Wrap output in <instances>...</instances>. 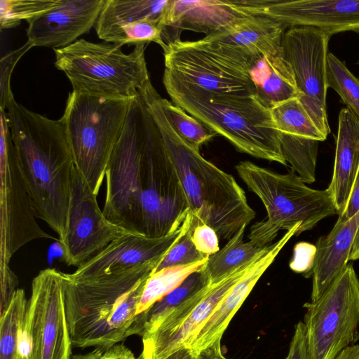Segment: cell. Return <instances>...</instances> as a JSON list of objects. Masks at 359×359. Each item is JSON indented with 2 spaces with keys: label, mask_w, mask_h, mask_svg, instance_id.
<instances>
[{
  "label": "cell",
  "mask_w": 359,
  "mask_h": 359,
  "mask_svg": "<svg viewBox=\"0 0 359 359\" xmlns=\"http://www.w3.org/2000/svg\"><path fill=\"white\" fill-rule=\"evenodd\" d=\"M103 213L128 232L159 238L177 231L189 207L161 131L138 94L105 173Z\"/></svg>",
  "instance_id": "1"
},
{
  "label": "cell",
  "mask_w": 359,
  "mask_h": 359,
  "mask_svg": "<svg viewBox=\"0 0 359 359\" xmlns=\"http://www.w3.org/2000/svg\"><path fill=\"white\" fill-rule=\"evenodd\" d=\"M5 111L18 165L37 218L61 238L65 231L75 169L62 122L28 109L13 95Z\"/></svg>",
  "instance_id": "2"
},
{
  "label": "cell",
  "mask_w": 359,
  "mask_h": 359,
  "mask_svg": "<svg viewBox=\"0 0 359 359\" xmlns=\"http://www.w3.org/2000/svg\"><path fill=\"white\" fill-rule=\"evenodd\" d=\"M165 255L99 276L64 273V301L74 347L106 351L129 337L146 282Z\"/></svg>",
  "instance_id": "3"
},
{
  "label": "cell",
  "mask_w": 359,
  "mask_h": 359,
  "mask_svg": "<svg viewBox=\"0 0 359 359\" xmlns=\"http://www.w3.org/2000/svg\"><path fill=\"white\" fill-rule=\"evenodd\" d=\"M157 93L151 83L139 90L161 131L189 210L200 222L215 229L219 239L228 241L255 219L256 212L231 175L204 158L179 136L158 105Z\"/></svg>",
  "instance_id": "4"
},
{
  "label": "cell",
  "mask_w": 359,
  "mask_h": 359,
  "mask_svg": "<svg viewBox=\"0 0 359 359\" xmlns=\"http://www.w3.org/2000/svg\"><path fill=\"white\" fill-rule=\"evenodd\" d=\"M163 83L173 104L226 138L238 151L287 165L271 111L256 97L211 93L165 73Z\"/></svg>",
  "instance_id": "5"
},
{
  "label": "cell",
  "mask_w": 359,
  "mask_h": 359,
  "mask_svg": "<svg viewBox=\"0 0 359 359\" xmlns=\"http://www.w3.org/2000/svg\"><path fill=\"white\" fill-rule=\"evenodd\" d=\"M236 170L267 212L265 219L252 225L248 235L258 247L269 245L281 230L288 231L300 224L298 236L324 218L337 214L327 189L307 187L292 170L280 174L249 161L239 162Z\"/></svg>",
  "instance_id": "6"
},
{
  "label": "cell",
  "mask_w": 359,
  "mask_h": 359,
  "mask_svg": "<svg viewBox=\"0 0 359 359\" xmlns=\"http://www.w3.org/2000/svg\"><path fill=\"white\" fill-rule=\"evenodd\" d=\"M132 99V98H131ZM131 99L71 92L62 116L76 168L97 196Z\"/></svg>",
  "instance_id": "7"
},
{
  "label": "cell",
  "mask_w": 359,
  "mask_h": 359,
  "mask_svg": "<svg viewBox=\"0 0 359 359\" xmlns=\"http://www.w3.org/2000/svg\"><path fill=\"white\" fill-rule=\"evenodd\" d=\"M145 45L138 43L130 53H125L120 44L79 39L54 50L55 65L69 79L73 91L131 99L151 82Z\"/></svg>",
  "instance_id": "8"
},
{
  "label": "cell",
  "mask_w": 359,
  "mask_h": 359,
  "mask_svg": "<svg viewBox=\"0 0 359 359\" xmlns=\"http://www.w3.org/2000/svg\"><path fill=\"white\" fill-rule=\"evenodd\" d=\"M311 359H334L359 339V278L351 264L316 301L304 305Z\"/></svg>",
  "instance_id": "9"
},
{
  "label": "cell",
  "mask_w": 359,
  "mask_h": 359,
  "mask_svg": "<svg viewBox=\"0 0 359 359\" xmlns=\"http://www.w3.org/2000/svg\"><path fill=\"white\" fill-rule=\"evenodd\" d=\"M0 123V281H5L17 276L9 264L21 247L36 239L53 237L36 220L4 109H1Z\"/></svg>",
  "instance_id": "10"
},
{
  "label": "cell",
  "mask_w": 359,
  "mask_h": 359,
  "mask_svg": "<svg viewBox=\"0 0 359 359\" xmlns=\"http://www.w3.org/2000/svg\"><path fill=\"white\" fill-rule=\"evenodd\" d=\"M64 273L41 271L32 282L26 327L32 359H71L73 347L64 301Z\"/></svg>",
  "instance_id": "11"
},
{
  "label": "cell",
  "mask_w": 359,
  "mask_h": 359,
  "mask_svg": "<svg viewBox=\"0 0 359 359\" xmlns=\"http://www.w3.org/2000/svg\"><path fill=\"white\" fill-rule=\"evenodd\" d=\"M331 35L311 27H291L285 31L282 46L293 70L299 100L320 131L327 137L326 96L327 58Z\"/></svg>",
  "instance_id": "12"
},
{
  "label": "cell",
  "mask_w": 359,
  "mask_h": 359,
  "mask_svg": "<svg viewBox=\"0 0 359 359\" xmlns=\"http://www.w3.org/2000/svg\"><path fill=\"white\" fill-rule=\"evenodd\" d=\"M129 233L107 219L97 195L75 167L65 231L58 239L64 262L79 267L113 241Z\"/></svg>",
  "instance_id": "13"
},
{
  "label": "cell",
  "mask_w": 359,
  "mask_h": 359,
  "mask_svg": "<svg viewBox=\"0 0 359 359\" xmlns=\"http://www.w3.org/2000/svg\"><path fill=\"white\" fill-rule=\"evenodd\" d=\"M254 259L238 267L219 283L200 292L142 337V351L139 359H163L180 348L190 347L203 325Z\"/></svg>",
  "instance_id": "14"
},
{
  "label": "cell",
  "mask_w": 359,
  "mask_h": 359,
  "mask_svg": "<svg viewBox=\"0 0 359 359\" xmlns=\"http://www.w3.org/2000/svg\"><path fill=\"white\" fill-rule=\"evenodd\" d=\"M164 73L217 95L255 97L249 72L182 40L163 49Z\"/></svg>",
  "instance_id": "15"
},
{
  "label": "cell",
  "mask_w": 359,
  "mask_h": 359,
  "mask_svg": "<svg viewBox=\"0 0 359 359\" xmlns=\"http://www.w3.org/2000/svg\"><path fill=\"white\" fill-rule=\"evenodd\" d=\"M252 15H264L290 27H311L332 34L359 33V0H231Z\"/></svg>",
  "instance_id": "16"
},
{
  "label": "cell",
  "mask_w": 359,
  "mask_h": 359,
  "mask_svg": "<svg viewBox=\"0 0 359 359\" xmlns=\"http://www.w3.org/2000/svg\"><path fill=\"white\" fill-rule=\"evenodd\" d=\"M105 0H60L53 8L27 21L33 47H67L95 26Z\"/></svg>",
  "instance_id": "17"
},
{
  "label": "cell",
  "mask_w": 359,
  "mask_h": 359,
  "mask_svg": "<svg viewBox=\"0 0 359 359\" xmlns=\"http://www.w3.org/2000/svg\"><path fill=\"white\" fill-rule=\"evenodd\" d=\"M190 211L180 228L159 238L129 233L109 243L103 250L79 266L68 276L74 279L99 276L115 270L130 268L165 255L193 222Z\"/></svg>",
  "instance_id": "18"
},
{
  "label": "cell",
  "mask_w": 359,
  "mask_h": 359,
  "mask_svg": "<svg viewBox=\"0 0 359 359\" xmlns=\"http://www.w3.org/2000/svg\"><path fill=\"white\" fill-rule=\"evenodd\" d=\"M297 224L277 242L266 246L254 259L242 278L236 283L203 325L190 347L197 353L218 339H222L230 321L251 292L257 281L273 262L278 253L293 236Z\"/></svg>",
  "instance_id": "19"
},
{
  "label": "cell",
  "mask_w": 359,
  "mask_h": 359,
  "mask_svg": "<svg viewBox=\"0 0 359 359\" xmlns=\"http://www.w3.org/2000/svg\"><path fill=\"white\" fill-rule=\"evenodd\" d=\"M251 15L231 0H170L163 20V39L167 44L180 41L184 30L209 35Z\"/></svg>",
  "instance_id": "20"
},
{
  "label": "cell",
  "mask_w": 359,
  "mask_h": 359,
  "mask_svg": "<svg viewBox=\"0 0 359 359\" xmlns=\"http://www.w3.org/2000/svg\"><path fill=\"white\" fill-rule=\"evenodd\" d=\"M359 169V119L350 109H341L333 175L326 189L337 215L344 211Z\"/></svg>",
  "instance_id": "21"
},
{
  "label": "cell",
  "mask_w": 359,
  "mask_h": 359,
  "mask_svg": "<svg viewBox=\"0 0 359 359\" xmlns=\"http://www.w3.org/2000/svg\"><path fill=\"white\" fill-rule=\"evenodd\" d=\"M359 224V212L345 222L337 220L331 231L316 241L311 299H318L348 264Z\"/></svg>",
  "instance_id": "22"
},
{
  "label": "cell",
  "mask_w": 359,
  "mask_h": 359,
  "mask_svg": "<svg viewBox=\"0 0 359 359\" xmlns=\"http://www.w3.org/2000/svg\"><path fill=\"white\" fill-rule=\"evenodd\" d=\"M248 72L256 99L269 110L286 100L299 97L293 70L283 48L253 55Z\"/></svg>",
  "instance_id": "23"
},
{
  "label": "cell",
  "mask_w": 359,
  "mask_h": 359,
  "mask_svg": "<svg viewBox=\"0 0 359 359\" xmlns=\"http://www.w3.org/2000/svg\"><path fill=\"white\" fill-rule=\"evenodd\" d=\"M287 27L269 17L251 15L236 24L205 36L203 39L257 55L281 49Z\"/></svg>",
  "instance_id": "24"
},
{
  "label": "cell",
  "mask_w": 359,
  "mask_h": 359,
  "mask_svg": "<svg viewBox=\"0 0 359 359\" xmlns=\"http://www.w3.org/2000/svg\"><path fill=\"white\" fill-rule=\"evenodd\" d=\"M205 267L190 274L177 287L138 314L130 330L129 337H142L150 333L177 308L211 285Z\"/></svg>",
  "instance_id": "25"
},
{
  "label": "cell",
  "mask_w": 359,
  "mask_h": 359,
  "mask_svg": "<svg viewBox=\"0 0 359 359\" xmlns=\"http://www.w3.org/2000/svg\"><path fill=\"white\" fill-rule=\"evenodd\" d=\"M27 302L24 290L18 288L0 313V359H32L26 327Z\"/></svg>",
  "instance_id": "26"
},
{
  "label": "cell",
  "mask_w": 359,
  "mask_h": 359,
  "mask_svg": "<svg viewBox=\"0 0 359 359\" xmlns=\"http://www.w3.org/2000/svg\"><path fill=\"white\" fill-rule=\"evenodd\" d=\"M170 0H105L95 25L98 37L132 22L151 19L161 22Z\"/></svg>",
  "instance_id": "27"
},
{
  "label": "cell",
  "mask_w": 359,
  "mask_h": 359,
  "mask_svg": "<svg viewBox=\"0 0 359 359\" xmlns=\"http://www.w3.org/2000/svg\"><path fill=\"white\" fill-rule=\"evenodd\" d=\"M246 226L241 227L221 250L209 256L205 271L211 285L219 283L238 267L253 260L266 247H258L250 241H243Z\"/></svg>",
  "instance_id": "28"
},
{
  "label": "cell",
  "mask_w": 359,
  "mask_h": 359,
  "mask_svg": "<svg viewBox=\"0 0 359 359\" xmlns=\"http://www.w3.org/2000/svg\"><path fill=\"white\" fill-rule=\"evenodd\" d=\"M208 258L191 264L171 266L154 271L146 282L137 306V316L177 287L190 274L203 269Z\"/></svg>",
  "instance_id": "29"
},
{
  "label": "cell",
  "mask_w": 359,
  "mask_h": 359,
  "mask_svg": "<svg viewBox=\"0 0 359 359\" xmlns=\"http://www.w3.org/2000/svg\"><path fill=\"white\" fill-rule=\"evenodd\" d=\"M270 111L279 132L320 142L327 139L315 125L299 97L286 100L270 109Z\"/></svg>",
  "instance_id": "30"
},
{
  "label": "cell",
  "mask_w": 359,
  "mask_h": 359,
  "mask_svg": "<svg viewBox=\"0 0 359 359\" xmlns=\"http://www.w3.org/2000/svg\"><path fill=\"white\" fill-rule=\"evenodd\" d=\"M284 158L306 184L316 181V167L320 141L279 132Z\"/></svg>",
  "instance_id": "31"
},
{
  "label": "cell",
  "mask_w": 359,
  "mask_h": 359,
  "mask_svg": "<svg viewBox=\"0 0 359 359\" xmlns=\"http://www.w3.org/2000/svg\"><path fill=\"white\" fill-rule=\"evenodd\" d=\"M156 101L173 129L187 143L199 151L200 147L217 133L203 123L187 114L180 107L163 98L158 93Z\"/></svg>",
  "instance_id": "32"
},
{
  "label": "cell",
  "mask_w": 359,
  "mask_h": 359,
  "mask_svg": "<svg viewBox=\"0 0 359 359\" xmlns=\"http://www.w3.org/2000/svg\"><path fill=\"white\" fill-rule=\"evenodd\" d=\"M327 81L348 108L359 119V79L346 67L345 63L332 53L327 54Z\"/></svg>",
  "instance_id": "33"
},
{
  "label": "cell",
  "mask_w": 359,
  "mask_h": 359,
  "mask_svg": "<svg viewBox=\"0 0 359 359\" xmlns=\"http://www.w3.org/2000/svg\"><path fill=\"white\" fill-rule=\"evenodd\" d=\"M60 0H1L0 27L10 29L55 6Z\"/></svg>",
  "instance_id": "34"
},
{
  "label": "cell",
  "mask_w": 359,
  "mask_h": 359,
  "mask_svg": "<svg viewBox=\"0 0 359 359\" xmlns=\"http://www.w3.org/2000/svg\"><path fill=\"white\" fill-rule=\"evenodd\" d=\"M195 222L194 216L193 222L165 255L155 271L171 266L191 264L208 257L201 253L192 241L191 231Z\"/></svg>",
  "instance_id": "35"
},
{
  "label": "cell",
  "mask_w": 359,
  "mask_h": 359,
  "mask_svg": "<svg viewBox=\"0 0 359 359\" xmlns=\"http://www.w3.org/2000/svg\"><path fill=\"white\" fill-rule=\"evenodd\" d=\"M33 46L27 41L22 46L8 52L0 61V107L6 109L9 99L13 95L11 87V79L13 69L21 58Z\"/></svg>",
  "instance_id": "36"
},
{
  "label": "cell",
  "mask_w": 359,
  "mask_h": 359,
  "mask_svg": "<svg viewBox=\"0 0 359 359\" xmlns=\"http://www.w3.org/2000/svg\"><path fill=\"white\" fill-rule=\"evenodd\" d=\"M316 255V245L304 241L299 242L294 247L293 256L289 266L294 272L309 278L312 275Z\"/></svg>",
  "instance_id": "37"
},
{
  "label": "cell",
  "mask_w": 359,
  "mask_h": 359,
  "mask_svg": "<svg viewBox=\"0 0 359 359\" xmlns=\"http://www.w3.org/2000/svg\"><path fill=\"white\" fill-rule=\"evenodd\" d=\"M191 238L196 249L206 257L214 255L220 250L219 239L215 229L200 222L196 217L191 231Z\"/></svg>",
  "instance_id": "38"
},
{
  "label": "cell",
  "mask_w": 359,
  "mask_h": 359,
  "mask_svg": "<svg viewBox=\"0 0 359 359\" xmlns=\"http://www.w3.org/2000/svg\"><path fill=\"white\" fill-rule=\"evenodd\" d=\"M285 359H311L304 322L295 325L294 332L290 342L287 356Z\"/></svg>",
  "instance_id": "39"
},
{
  "label": "cell",
  "mask_w": 359,
  "mask_h": 359,
  "mask_svg": "<svg viewBox=\"0 0 359 359\" xmlns=\"http://www.w3.org/2000/svg\"><path fill=\"white\" fill-rule=\"evenodd\" d=\"M359 212V169L347 205L337 220L345 222L353 217Z\"/></svg>",
  "instance_id": "40"
},
{
  "label": "cell",
  "mask_w": 359,
  "mask_h": 359,
  "mask_svg": "<svg viewBox=\"0 0 359 359\" xmlns=\"http://www.w3.org/2000/svg\"><path fill=\"white\" fill-rule=\"evenodd\" d=\"M198 359H227L222 351L221 339H218L198 353Z\"/></svg>",
  "instance_id": "41"
},
{
  "label": "cell",
  "mask_w": 359,
  "mask_h": 359,
  "mask_svg": "<svg viewBox=\"0 0 359 359\" xmlns=\"http://www.w3.org/2000/svg\"><path fill=\"white\" fill-rule=\"evenodd\" d=\"M163 359H198V355L191 347H183Z\"/></svg>",
  "instance_id": "42"
},
{
  "label": "cell",
  "mask_w": 359,
  "mask_h": 359,
  "mask_svg": "<svg viewBox=\"0 0 359 359\" xmlns=\"http://www.w3.org/2000/svg\"><path fill=\"white\" fill-rule=\"evenodd\" d=\"M334 359H359V344L346 348Z\"/></svg>",
  "instance_id": "43"
},
{
  "label": "cell",
  "mask_w": 359,
  "mask_h": 359,
  "mask_svg": "<svg viewBox=\"0 0 359 359\" xmlns=\"http://www.w3.org/2000/svg\"><path fill=\"white\" fill-rule=\"evenodd\" d=\"M359 259V224L353 238L348 261H355Z\"/></svg>",
  "instance_id": "44"
},
{
  "label": "cell",
  "mask_w": 359,
  "mask_h": 359,
  "mask_svg": "<svg viewBox=\"0 0 359 359\" xmlns=\"http://www.w3.org/2000/svg\"><path fill=\"white\" fill-rule=\"evenodd\" d=\"M104 351L93 349L85 354H76L72 356L71 359H104L103 353Z\"/></svg>",
  "instance_id": "45"
},
{
  "label": "cell",
  "mask_w": 359,
  "mask_h": 359,
  "mask_svg": "<svg viewBox=\"0 0 359 359\" xmlns=\"http://www.w3.org/2000/svg\"><path fill=\"white\" fill-rule=\"evenodd\" d=\"M358 65H359V60H358Z\"/></svg>",
  "instance_id": "46"
}]
</instances>
